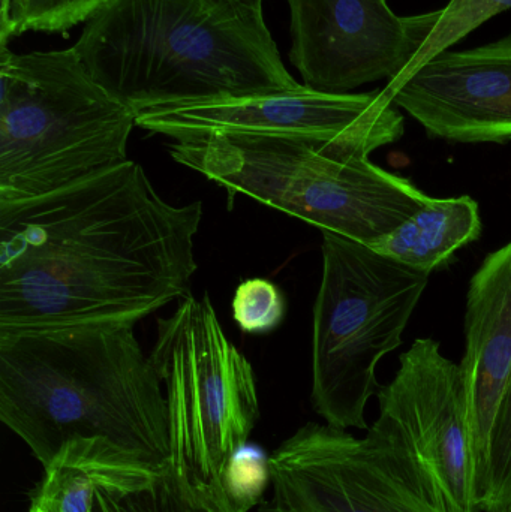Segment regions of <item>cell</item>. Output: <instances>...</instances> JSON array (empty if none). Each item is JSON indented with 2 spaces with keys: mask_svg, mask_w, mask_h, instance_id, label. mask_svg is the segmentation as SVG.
<instances>
[{
  "mask_svg": "<svg viewBox=\"0 0 511 512\" xmlns=\"http://www.w3.org/2000/svg\"><path fill=\"white\" fill-rule=\"evenodd\" d=\"M203 203H167L126 161L53 194L0 203V331L134 322L183 298Z\"/></svg>",
  "mask_w": 511,
  "mask_h": 512,
  "instance_id": "1",
  "label": "cell"
},
{
  "mask_svg": "<svg viewBox=\"0 0 511 512\" xmlns=\"http://www.w3.org/2000/svg\"><path fill=\"white\" fill-rule=\"evenodd\" d=\"M134 322L0 331V420L47 468L69 442L104 439L165 471L170 417Z\"/></svg>",
  "mask_w": 511,
  "mask_h": 512,
  "instance_id": "2",
  "label": "cell"
},
{
  "mask_svg": "<svg viewBox=\"0 0 511 512\" xmlns=\"http://www.w3.org/2000/svg\"><path fill=\"white\" fill-rule=\"evenodd\" d=\"M72 48L135 114L300 86L263 11L237 0H107Z\"/></svg>",
  "mask_w": 511,
  "mask_h": 512,
  "instance_id": "3",
  "label": "cell"
},
{
  "mask_svg": "<svg viewBox=\"0 0 511 512\" xmlns=\"http://www.w3.org/2000/svg\"><path fill=\"white\" fill-rule=\"evenodd\" d=\"M177 164L231 195L254 198L321 228L374 245L431 201L410 179L369 161L350 141L306 135L209 134L174 141Z\"/></svg>",
  "mask_w": 511,
  "mask_h": 512,
  "instance_id": "4",
  "label": "cell"
},
{
  "mask_svg": "<svg viewBox=\"0 0 511 512\" xmlns=\"http://www.w3.org/2000/svg\"><path fill=\"white\" fill-rule=\"evenodd\" d=\"M137 114L93 80L74 48L0 47V203L53 194L128 159Z\"/></svg>",
  "mask_w": 511,
  "mask_h": 512,
  "instance_id": "5",
  "label": "cell"
},
{
  "mask_svg": "<svg viewBox=\"0 0 511 512\" xmlns=\"http://www.w3.org/2000/svg\"><path fill=\"white\" fill-rule=\"evenodd\" d=\"M314 306L312 405L329 426L368 430L377 366L401 346L429 274L363 243L323 233Z\"/></svg>",
  "mask_w": 511,
  "mask_h": 512,
  "instance_id": "6",
  "label": "cell"
},
{
  "mask_svg": "<svg viewBox=\"0 0 511 512\" xmlns=\"http://www.w3.org/2000/svg\"><path fill=\"white\" fill-rule=\"evenodd\" d=\"M149 357L167 396L171 468L222 498V474L260 417L252 364L228 339L207 294H186L158 319Z\"/></svg>",
  "mask_w": 511,
  "mask_h": 512,
  "instance_id": "7",
  "label": "cell"
},
{
  "mask_svg": "<svg viewBox=\"0 0 511 512\" xmlns=\"http://www.w3.org/2000/svg\"><path fill=\"white\" fill-rule=\"evenodd\" d=\"M258 512H444L401 436L380 418L356 436L308 423L270 454Z\"/></svg>",
  "mask_w": 511,
  "mask_h": 512,
  "instance_id": "8",
  "label": "cell"
},
{
  "mask_svg": "<svg viewBox=\"0 0 511 512\" xmlns=\"http://www.w3.org/2000/svg\"><path fill=\"white\" fill-rule=\"evenodd\" d=\"M137 126L174 141L209 134L306 135L350 141L369 152L404 135V116L386 90L327 93L300 84L287 92L236 96L152 108Z\"/></svg>",
  "mask_w": 511,
  "mask_h": 512,
  "instance_id": "9",
  "label": "cell"
},
{
  "mask_svg": "<svg viewBox=\"0 0 511 512\" xmlns=\"http://www.w3.org/2000/svg\"><path fill=\"white\" fill-rule=\"evenodd\" d=\"M380 418L407 445L444 512H482L474 489L467 393L461 366L420 337L378 390Z\"/></svg>",
  "mask_w": 511,
  "mask_h": 512,
  "instance_id": "10",
  "label": "cell"
},
{
  "mask_svg": "<svg viewBox=\"0 0 511 512\" xmlns=\"http://www.w3.org/2000/svg\"><path fill=\"white\" fill-rule=\"evenodd\" d=\"M290 60L305 86L327 93L407 74L443 9L401 17L386 0H287Z\"/></svg>",
  "mask_w": 511,
  "mask_h": 512,
  "instance_id": "11",
  "label": "cell"
},
{
  "mask_svg": "<svg viewBox=\"0 0 511 512\" xmlns=\"http://www.w3.org/2000/svg\"><path fill=\"white\" fill-rule=\"evenodd\" d=\"M384 90L431 137L506 143L511 140V33L470 50L435 54Z\"/></svg>",
  "mask_w": 511,
  "mask_h": 512,
  "instance_id": "12",
  "label": "cell"
},
{
  "mask_svg": "<svg viewBox=\"0 0 511 512\" xmlns=\"http://www.w3.org/2000/svg\"><path fill=\"white\" fill-rule=\"evenodd\" d=\"M459 366L467 393L474 489L480 508L495 426L511 379V242L486 256L471 277L465 310V355Z\"/></svg>",
  "mask_w": 511,
  "mask_h": 512,
  "instance_id": "13",
  "label": "cell"
},
{
  "mask_svg": "<svg viewBox=\"0 0 511 512\" xmlns=\"http://www.w3.org/2000/svg\"><path fill=\"white\" fill-rule=\"evenodd\" d=\"M482 234L479 204L468 195L431 198L392 233L369 246L414 270L431 274Z\"/></svg>",
  "mask_w": 511,
  "mask_h": 512,
  "instance_id": "14",
  "label": "cell"
},
{
  "mask_svg": "<svg viewBox=\"0 0 511 512\" xmlns=\"http://www.w3.org/2000/svg\"><path fill=\"white\" fill-rule=\"evenodd\" d=\"M92 512H230L212 490L195 486L173 468L111 486H99Z\"/></svg>",
  "mask_w": 511,
  "mask_h": 512,
  "instance_id": "15",
  "label": "cell"
},
{
  "mask_svg": "<svg viewBox=\"0 0 511 512\" xmlns=\"http://www.w3.org/2000/svg\"><path fill=\"white\" fill-rule=\"evenodd\" d=\"M107 0H8L0 8V47L27 30L66 32L89 20Z\"/></svg>",
  "mask_w": 511,
  "mask_h": 512,
  "instance_id": "16",
  "label": "cell"
},
{
  "mask_svg": "<svg viewBox=\"0 0 511 512\" xmlns=\"http://www.w3.org/2000/svg\"><path fill=\"white\" fill-rule=\"evenodd\" d=\"M269 483L270 456L248 442L228 462L222 474L221 496L230 512H249L263 502Z\"/></svg>",
  "mask_w": 511,
  "mask_h": 512,
  "instance_id": "17",
  "label": "cell"
},
{
  "mask_svg": "<svg viewBox=\"0 0 511 512\" xmlns=\"http://www.w3.org/2000/svg\"><path fill=\"white\" fill-rule=\"evenodd\" d=\"M511 9V0H450L429 41L414 60L408 72L467 38L473 30L495 15Z\"/></svg>",
  "mask_w": 511,
  "mask_h": 512,
  "instance_id": "18",
  "label": "cell"
},
{
  "mask_svg": "<svg viewBox=\"0 0 511 512\" xmlns=\"http://www.w3.org/2000/svg\"><path fill=\"white\" fill-rule=\"evenodd\" d=\"M287 301L278 285L261 277L248 279L237 286L233 298V316L240 330L264 334L284 321Z\"/></svg>",
  "mask_w": 511,
  "mask_h": 512,
  "instance_id": "19",
  "label": "cell"
},
{
  "mask_svg": "<svg viewBox=\"0 0 511 512\" xmlns=\"http://www.w3.org/2000/svg\"><path fill=\"white\" fill-rule=\"evenodd\" d=\"M511 508V379L492 441L488 483L480 510L503 512Z\"/></svg>",
  "mask_w": 511,
  "mask_h": 512,
  "instance_id": "20",
  "label": "cell"
},
{
  "mask_svg": "<svg viewBox=\"0 0 511 512\" xmlns=\"http://www.w3.org/2000/svg\"><path fill=\"white\" fill-rule=\"evenodd\" d=\"M237 2L245 3V5L252 6V8L261 9V11H263L264 0H237Z\"/></svg>",
  "mask_w": 511,
  "mask_h": 512,
  "instance_id": "21",
  "label": "cell"
},
{
  "mask_svg": "<svg viewBox=\"0 0 511 512\" xmlns=\"http://www.w3.org/2000/svg\"><path fill=\"white\" fill-rule=\"evenodd\" d=\"M6 2H8V0H0V8H2V6H5Z\"/></svg>",
  "mask_w": 511,
  "mask_h": 512,
  "instance_id": "22",
  "label": "cell"
},
{
  "mask_svg": "<svg viewBox=\"0 0 511 512\" xmlns=\"http://www.w3.org/2000/svg\"><path fill=\"white\" fill-rule=\"evenodd\" d=\"M29 512H42V511H39V510H36V508L30 507V511Z\"/></svg>",
  "mask_w": 511,
  "mask_h": 512,
  "instance_id": "23",
  "label": "cell"
},
{
  "mask_svg": "<svg viewBox=\"0 0 511 512\" xmlns=\"http://www.w3.org/2000/svg\"><path fill=\"white\" fill-rule=\"evenodd\" d=\"M503 512H511V508H509V510H506V511H503Z\"/></svg>",
  "mask_w": 511,
  "mask_h": 512,
  "instance_id": "24",
  "label": "cell"
}]
</instances>
